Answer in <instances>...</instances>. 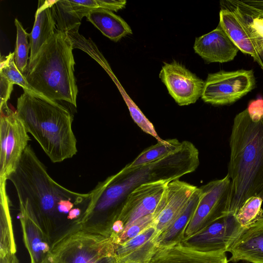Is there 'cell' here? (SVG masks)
Masks as SVG:
<instances>
[{
    "label": "cell",
    "mask_w": 263,
    "mask_h": 263,
    "mask_svg": "<svg viewBox=\"0 0 263 263\" xmlns=\"http://www.w3.org/2000/svg\"><path fill=\"white\" fill-rule=\"evenodd\" d=\"M13 85L6 77L0 73V106L7 105Z\"/></svg>",
    "instance_id": "d6a6232c"
},
{
    "label": "cell",
    "mask_w": 263,
    "mask_h": 263,
    "mask_svg": "<svg viewBox=\"0 0 263 263\" xmlns=\"http://www.w3.org/2000/svg\"><path fill=\"white\" fill-rule=\"evenodd\" d=\"M18 199L35 216L51 246L77 222L68 220L76 208L87 209L90 193L70 191L55 181L28 145L17 168L8 178Z\"/></svg>",
    "instance_id": "6da1fadb"
},
{
    "label": "cell",
    "mask_w": 263,
    "mask_h": 263,
    "mask_svg": "<svg viewBox=\"0 0 263 263\" xmlns=\"http://www.w3.org/2000/svg\"><path fill=\"white\" fill-rule=\"evenodd\" d=\"M238 17L253 44V59L263 70V11L245 5L239 11Z\"/></svg>",
    "instance_id": "44dd1931"
},
{
    "label": "cell",
    "mask_w": 263,
    "mask_h": 263,
    "mask_svg": "<svg viewBox=\"0 0 263 263\" xmlns=\"http://www.w3.org/2000/svg\"><path fill=\"white\" fill-rule=\"evenodd\" d=\"M156 220L136 236L126 242L116 245V257L119 259L143 246L157 236Z\"/></svg>",
    "instance_id": "83f0119b"
},
{
    "label": "cell",
    "mask_w": 263,
    "mask_h": 263,
    "mask_svg": "<svg viewBox=\"0 0 263 263\" xmlns=\"http://www.w3.org/2000/svg\"><path fill=\"white\" fill-rule=\"evenodd\" d=\"M168 183L159 181L143 183L127 194L117 219L123 223L124 229L141 217L162 211Z\"/></svg>",
    "instance_id": "8fae6325"
},
{
    "label": "cell",
    "mask_w": 263,
    "mask_h": 263,
    "mask_svg": "<svg viewBox=\"0 0 263 263\" xmlns=\"http://www.w3.org/2000/svg\"><path fill=\"white\" fill-rule=\"evenodd\" d=\"M73 44L66 33L56 29L23 73L28 83L51 100L77 106Z\"/></svg>",
    "instance_id": "277c9868"
},
{
    "label": "cell",
    "mask_w": 263,
    "mask_h": 263,
    "mask_svg": "<svg viewBox=\"0 0 263 263\" xmlns=\"http://www.w3.org/2000/svg\"><path fill=\"white\" fill-rule=\"evenodd\" d=\"M228 174L231 186L226 214L236 215L250 198L263 200V116L253 121L247 109L234 118Z\"/></svg>",
    "instance_id": "7a4b0ae2"
},
{
    "label": "cell",
    "mask_w": 263,
    "mask_h": 263,
    "mask_svg": "<svg viewBox=\"0 0 263 263\" xmlns=\"http://www.w3.org/2000/svg\"><path fill=\"white\" fill-rule=\"evenodd\" d=\"M69 2L81 19L84 16L86 17L90 11L100 8L97 0H69Z\"/></svg>",
    "instance_id": "1f68e13d"
},
{
    "label": "cell",
    "mask_w": 263,
    "mask_h": 263,
    "mask_svg": "<svg viewBox=\"0 0 263 263\" xmlns=\"http://www.w3.org/2000/svg\"><path fill=\"white\" fill-rule=\"evenodd\" d=\"M17 263H20L18 260L17 261ZM43 263H51L48 257L45 260Z\"/></svg>",
    "instance_id": "74e56055"
},
{
    "label": "cell",
    "mask_w": 263,
    "mask_h": 263,
    "mask_svg": "<svg viewBox=\"0 0 263 263\" xmlns=\"http://www.w3.org/2000/svg\"><path fill=\"white\" fill-rule=\"evenodd\" d=\"M133 263H145V262H133Z\"/></svg>",
    "instance_id": "f35d334b"
},
{
    "label": "cell",
    "mask_w": 263,
    "mask_h": 263,
    "mask_svg": "<svg viewBox=\"0 0 263 263\" xmlns=\"http://www.w3.org/2000/svg\"><path fill=\"white\" fill-rule=\"evenodd\" d=\"M219 24L239 50L254 58L255 50L249 34L240 20L233 11L221 7Z\"/></svg>",
    "instance_id": "603a6c76"
},
{
    "label": "cell",
    "mask_w": 263,
    "mask_h": 263,
    "mask_svg": "<svg viewBox=\"0 0 263 263\" xmlns=\"http://www.w3.org/2000/svg\"><path fill=\"white\" fill-rule=\"evenodd\" d=\"M131 117L137 125L145 133L156 138L157 141L162 140L158 135L153 124L144 115L138 106L130 99L125 98Z\"/></svg>",
    "instance_id": "4dcf8cb0"
},
{
    "label": "cell",
    "mask_w": 263,
    "mask_h": 263,
    "mask_svg": "<svg viewBox=\"0 0 263 263\" xmlns=\"http://www.w3.org/2000/svg\"><path fill=\"white\" fill-rule=\"evenodd\" d=\"M182 142L177 139H169L158 142L143 151L132 162L123 167L130 170L159 160L177 151Z\"/></svg>",
    "instance_id": "cb8c5ba5"
},
{
    "label": "cell",
    "mask_w": 263,
    "mask_h": 263,
    "mask_svg": "<svg viewBox=\"0 0 263 263\" xmlns=\"http://www.w3.org/2000/svg\"><path fill=\"white\" fill-rule=\"evenodd\" d=\"M262 201L259 197H251L238 210L235 216L242 227H248L263 218Z\"/></svg>",
    "instance_id": "f1b7e54d"
},
{
    "label": "cell",
    "mask_w": 263,
    "mask_h": 263,
    "mask_svg": "<svg viewBox=\"0 0 263 263\" xmlns=\"http://www.w3.org/2000/svg\"><path fill=\"white\" fill-rule=\"evenodd\" d=\"M6 181V179H0V256L8 253L16 254L17 250Z\"/></svg>",
    "instance_id": "7402d4cb"
},
{
    "label": "cell",
    "mask_w": 263,
    "mask_h": 263,
    "mask_svg": "<svg viewBox=\"0 0 263 263\" xmlns=\"http://www.w3.org/2000/svg\"><path fill=\"white\" fill-rule=\"evenodd\" d=\"M159 78L180 106L193 104L201 97L204 81L176 61L164 63Z\"/></svg>",
    "instance_id": "7c38bea8"
},
{
    "label": "cell",
    "mask_w": 263,
    "mask_h": 263,
    "mask_svg": "<svg viewBox=\"0 0 263 263\" xmlns=\"http://www.w3.org/2000/svg\"><path fill=\"white\" fill-rule=\"evenodd\" d=\"M54 1H39L34 23L29 33L30 53L28 63L36 57L43 45L54 33L57 28L51 6Z\"/></svg>",
    "instance_id": "ac0fdd59"
},
{
    "label": "cell",
    "mask_w": 263,
    "mask_h": 263,
    "mask_svg": "<svg viewBox=\"0 0 263 263\" xmlns=\"http://www.w3.org/2000/svg\"><path fill=\"white\" fill-rule=\"evenodd\" d=\"M16 111L52 162L77 154L73 116L66 107L44 96L24 91L17 99Z\"/></svg>",
    "instance_id": "3957f363"
},
{
    "label": "cell",
    "mask_w": 263,
    "mask_h": 263,
    "mask_svg": "<svg viewBox=\"0 0 263 263\" xmlns=\"http://www.w3.org/2000/svg\"><path fill=\"white\" fill-rule=\"evenodd\" d=\"M246 109L253 121L259 120L263 116V99L258 98L251 101Z\"/></svg>",
    "instance_id": "836d02e7"
},
{
    "label": "cell",
    "mask_w": 263,
    "mask_h": 263,
    "mask_svg": "<svg viewBox=\"0 0 263 263\" xmlns=\"http://www.w3.org/2000/svg\"><path fill=\"white\" fill-rule=\"evenodd\" d=\"M231 182L228 175L200 187L202 194L187 224L184 238L189 237L226 215Z\"/></svg>",
    "instance_id": "9c48e42d"
},
{
    "label": "cell",
    "mask_w": 263,
    "mask_h": 263,
    "mask_svg": "<svg viewBox=\"0 0 263 263\" xmlns=\"http://www.w3.org/2000/svg\"><path fill=\"white\" fill-rule=\"evenodd\" d=\"M246 4L263 11V0H242Z\"/></svg>",
    "instance_id": "8d00e7d4"
},
{
    "label": "cell",
    "mask_w": 263,
    "mask_h": 263,
    "mask_svg": "<svg viewBox=\"0 0 263 263\" xmlns=\"http://www.w3.org/2000/svg\"><path fill=\"white\" fill-rule=\"evenodd\" d=\"M161 212H156L141 217L126 226L118 236L111 238L116 245L122 244L134 238L153 223Z\"/></svg>",
    "instance_id": "f546056e"
},
{
    "label": "cell",
    "mask_w": 263,
    "mask_h": 263,
    "mask_svg": "<svg viewBox=\"0 0 263 263\" xmlns=\"http://www.w3.org/2000/svg\"><path fill=\"white\" fill-rule=\"evenodd\" d=\"M255 83L252 70H221L208 74L201 97L212 105L231 104L252 90Z\"/></svg>",
    "instance_id": "ba28073f"
},
{
    "label": "cell",
    "mask_w": 263,
    "mask_h": 263,
    "mask_svg": "<svg viewBox=\"0 0 263 263\" xmlns=\"http://www.w3.org/2000/svg\"><path fill=\"white\" fill-rule=\"evenodd\" d=\"M17 260L15 254L8 253L0 256V263H17Z\"/></svg>",
    "instance_id": "d590c367"
},
{
    "label": "cell",
    "mask_w": 263,
    "mask_h": 263,
    "mask_svg": "<svg viewBox=\"0 0 263 263\" xmlns=\"http://www.w3.org/2000/svg\"><path fill=\"white\" fill-rule=\"evenodd\" d=\"M116 245L109 237L80 229L77 224L51 246V263H118Z\"/></svg>",
    "instance_id": "8992f818"
},
{
    "label": "cell",
    "mask_w": 263,
    "mask_h": 263,
    "mask_svg": "<svg viewBox=\"0 0 263 263\" xmlns=\"http://www.w3.org/2000/svg\"><path fill=\"white\" fill-rule=\"evenodd\" d=\"M0 73L13 84L22 87L24 91L42 95L28 83L24 74L17 69L14 62V52H10L8 55L1 57Z\"/></svg>",
    "instance_id": "484cf974"
},
{
    "label": "cell",
    "mask_w": 263,
    "mask_h": 263,
    "mask_svg": "<svg viewBox=\"0 0 263 263\" xmlns=\"http://www.w3.org/2000/svg\"><path fill=\"white\" fill-rule=\"evenodd\" d=\"M14 24L16 28V39L13 52L14 62L17 69L23 74L28 64L30 44L28 37L29 34L25 31L17 18H15Z\"/></svg>",
    "instance_id": "4316f807"
},
{
    "label": "cell",
    "mask_w": 263,
    "mask_h": 263,
    "mask_svg": "<svg viewBox=\"0 0 263 263\" xmlns=\"http://www.w3.org/2000/svg\"><path fill=\"white\" fill-rule=\"evenodd\" d=\"M194 49L208 63L231 61L239 50L219 24L212 31L196 37Z\"/></svg>",
    "instance_id": "4fadbf2b"
},
{
    "label": "cell",
    "mask_w": 263,
    "mask_h": 263,
    "mask_svg": "<svg viewBox=\"0 0 263 263\" xmlns=\"http://www.w3.org/2000/svg\"><path fill=\"white\" fill-rule=\"evenodd\" d=\"M0 179L8 180L31 140L16 110L0 106Z\"/></svg>",
    "instance_id": "52a82bcc"
},
{
    "label": "cell",
    "mask_w": 263,
    "mask_h": 263,
    "mask_svg": "<svg viewBox=\"0 0 263 263\" xmlns=\"http://www.w3.org/2000/svg\"><path fill=\"white\" fill-rule=\"evenodd\" d=\"M243 228L235 215L226 214L184 238L180 243L202 252L226 253Z\"/></svg>",
    "instance_id": "30bf717a"
},
{
    "label": "cell",
    "mask_w": 263,
    "mask_h": 263,
    "mask_svg": "<svg viewBox=\"0 0 263 263\" xmlns=\"http://www.w3.org/2000/svg\"><path fill=\"white\" fill-rule=\"evenodd\" d=\"M228 252V261L263 263V218L243 228Z\"/></svg>",
    "instance_id": "9a60e30c"
},
{
    "label": "cell",
    "mask_w": 263,
    "mask_h": 263,
    "mask_svg": "<svg viewBox=\"0 0 263 263\" xmlns=\"http://www.w3.org/2000/svg\"><path fill=\"white\" fill-rule=\"evenodd\" d=\"M199 164V152L191 142H182L180 147L165 157L130 170L123 168L107 177L109 188L119 200L140 185L152 182H168L195 171Z\"/></svg>",
    "instance_id": "5b68a950"
},
{
    "label": "cell",
    "mask_w": 263,
    "mask_h": 263,
    "mask_svg": "<svg viewBox=\"0 0 263 263\" xmlns=\"http://www.w3.org/2000/svg\"><path fill=\"white\" fill-rule=\"evenodd\" d=\"M18 205L23 239L30 263H43L48 257L51 245L34 215L21 202Z\"/></svg>",
    "instance_id": "5bb4252c"
},
{
    "label": "cell",
    "mask_w": 263,
    "mask_h": 263,
    "mask_svg": "<svg viewBox=\"0 0 263 263\" xmlns=\"http://www.w3.org/2000/svg\"><path fill=\"white\" fill-rule=\"evenodd\" d=\"M226 253L198 251L180 242L156 249L148 263H228Z\"/></svg>",
    "instance_id": "e0dca14e"
},
{
    "label": "cell",
    "mask_w": 263,
    "mask_h": 263,
    "mask_svg": "<svg viewBox=\"0 0 263 263\" xmlns=\"http://www.w3.org/2000/svg\"><path fill=\"white\" fill-rule=\"evenodd\" d=\"M51 10L58 30L65 33L78 31L82 19L73 9L69 0L54 1Z\"/></svg>",
    "instance_id": "d4e9b609"
},
{
    "label": "cell",
    "mask_w": 263,
    "mask_h": 263,
    "mask_svg": "<svg viewBox=\"0 0 263 263\" xmlns=\"http://www.w3.org/2000/svg\"><path fill=\"white\" fill-rule=\"evenodd\" d=\"M201 190L197 187L187 204L172 224L156 238L157 248L166 247L180 242L201 196Z\"/></svg>",
    "instance_id": "d6986e66"
},
{
    "label": "cell",
    "mask_w": 263,
    "mask_h": 263,
    "mask_svg": "<svg viewBox=\"0 0 263 263\" xmlns=\"http://www.w3.org/2000/svg\"><path fill=\"white\" fill-rule=\"evenodd\" d=\"M100 8L117 12L124 8L126 4L125 0H97Z\"/></svg>",
    "instance_id": "e575fe53"
},
{
    "label": "cell",
    "mask_w": 263,
    "mask_h": 263,
    "mask_svg": "<svg viewBox=\"0 0 263 263\" xmlns=\"http://www.w3.org/2000/svg\"><path fill=\"white\" fill-rule=\"evenodd\" d=\"M197 188L179 179L168 183L165 205L156 220L157 236L172 224Z\"/></svg>",
    "instance_id": "2e32d148"
},
{
    "label": "cell",
    "mask_w": 263,
    "mask_h": 263,
    "mask_svg": "<svg viewBox=\"0 0 263 263\" xmlns=\"http://www.w3.org/2000/svg\"><path fill=\"white\" fill-rule=\"evenodd\" d=\"M103 34L114 42L132 34L128 24L120 16L109 10L98 8L90 11L86 16Z\"/></svg>",
    "instance_id": "ffe728a7"
}]
</instances>
